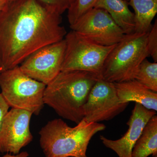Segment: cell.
<instances>
[{
  "mask_svg": "<svg viewBox=\"0 0 157 157\" xmlns=\"http://www.w3.org/2000/svg\"><path fill=\"white\" fill-rule=\"evenodd\" d=\"M61 15L38 0H12L0 12L3 71L19 66L39 48L64 39Z\"/></svg>",
  "mask_w": 157,
  "mask_h": 157,
  "instance_id": "cell-1",
  "label": "cell"
},
{
  "mask_svg": "<svg viewBox=\"0 0 157 157\" xmlns=\"http://www.w3.org/2000/svg\"><path fill=\"white\" fill-rule=\"evenodd\" d=\"M99 79L95 74L85 71H61L46 85L44 103L59 116L77 124L84 117L85 104Z\"/></svg>",
  "mask_w": 157,
  "mask_h": 157,
  "instance_id": "cell-2",
  "label": "cell"
},
{
  "mask_svg": "<svg viewBox=\"0 0 157 157\" xmlns=\"http://www.w3.org/2000/svg\"><path fill=\"white\" fill-rule=\"evenodd\" d=\"M106 126L84 119L70 127L61 119L48 122L39 132V143L45 157H88L87 147L94 135Z\"/></svg>",
  "mask_w": 157,
  "mask_h": 157,
  "instance_id": "cell-3",
  "label": "cell"
},
{
  "mask_svg": "<svg viewBox=\"0 0 157 157\" xmlns=\"http://www.w3.org/2000/svg\"><path fill=\"white\" fill-rule=\"evenodd\" d=\"M147 34H125L105 60L102 78L112 82L134 79L139 65L150 56L147 44Z\"/></svg>",
  "mask_w": 157,
  "mask_h": 157,
  "instance_id": "cell-4",
  "label": "cell"
},
{
  "mask_svg": "<svg viewBox=\"0 0 157 157\" xmlns=\"http://www.w3.org/2000/svg\"><path fill=\"white\" fill-rule=\"evenodd\" d=\"M46 85L27 76L19 66L3 71L0 74V88L11 108L27 110L39 115L45 105Z\"/></svg>",
  "mask_w": 157,
  "mask_h": 157,
  "instance_id": "cell-5",
  "label": "cell"
},
{
  "mask_svg": "<svg viewBox=\"0 0 157 157\" xmlns=\"http://www.w3.org/2000/svg\"><path fill=\"white\" fill-rule=\"evenodd\" d=\"M64 39L66 47L61 71H85L102 78L104 62L116 44L98 45L73 30Z\"/></svg>",
  "mask_w": 157,
  "mask_h": 157,
  "instance_id": "cell-6",
  "label": "cell"
},
{
  "mask_svg": "<svg viewBox=\"0 0 157 157\" xmlns=\"http://www.w3.org/2000/svg\"><path fill=\"white\" fill-rule=\"evenodd\" d=\"M70 27L90 41L103 46L117 44L125 35L107 11L98 8L88 11Z\"/></svg>",
  "mask_w": 157,
  "mask_h": 157,
  "instance_id": "cell-7",
  "label": "cell"
},
{
  "mask_svg": "<svg viewBox=\"0 0 157 157\" xmlns=\"http://www.w3.org/2000/svg\"><path fill=\"white\" fill-rule=\"evenodd\" d=\"M129 104L120 101L113 82L101 78L91 90L83 107V119L89 123L111 120L123 112Z\"/></svg>",
  "mask_w": 157,
  "mask_h": 157,
  "instance_id": "cell-8",
  "label": "cell"
},
{
  "mask_svg": "<svg viewBox=\"0 0 157 157\" xmlns=\"http://www.w3.org/2000/svg\"><path fill=\"white\" fill-rule=\"evenodd\" d=\"M66 44L65 39L39 48L19 65L27 76L47 85L61 71Z\"/></svg>",
  "mask_w": 157,
  "mask_h": 157,
  "instance_id": "cell-9",
  "label": "cell"
},
{
  "mask_svg": "<svg viewBox=\"0 0 157 157\" xmlns=\"http://www.w3.org/2000/svg\"><path fill=\"white\" fill-rule=\"evenodd\" d=\"M33 115L24 109L9 110L0 128V153L17 154L33 141L30 129Z\"/></svg>",
  "mask_w": 157,
  "mask_h": 157,
  "instance_id": "cell-10",
  "label": "cell"
},
{
  "mask_svg": "<svg viewBox=\"0 0 157 157\" xmlns=\"http://www.w3.org/2000/svg\"><path fill=\"white\" fill-rule=\"evenodd\" d=\"M156 112L147 109L140 104L135 103L127 124L128 129L125 134L117 140L108 139L101 135L100 140L104 146L115 152L119 157H131L132 149L149 120Z\"/></svg>",
  "mask_w": 157,
  "mask_h": 157,
  "instance_id": "cell-11",
  "label": "cell"
},
{
  "mask_svg": "<svg viewBox=\"0 0 157 157\" xmlns=\"http://www.w3.org/2000/svg\"><path fill=\"white\" fill-rule=\"evenodd\" d=\"M113 83L121 103L135 102L157 112V92L149 90L135 79Z\"/></svg>",
  "mask_w": 157,
  "mask_h": 157,
  "instance_id": "cell-12",
  "label": "cell"
},
{
  "mask_svg": "<svg viewBox=\"0 0 157 157\" xmlns=\"http://www.w3.org/2000/svg\"><path fill=\"white\" fill-rule=\"evenodd\" d=\"M125 0H98L94 8L107 11L125 34L135 33L134 13L129 9Z\"/></svg>",
  "mask_w": 157,
  "mask_h": 157,
  "instance_id": "cell-13",
  "label": "cell"
},
{
  "mask_svg": "<svg viewBox=\"0 0 157 157\" xmlns=\"http://www.w3.org/2000/svg\"><path fill=\"white\" fill-rule=\"evenodd\" d=\"M134 9L135 33H148L157 13V0H129Z\"/></svg>",
  "mask_w": 157,
  "mask_h": 157,
  "instance_id": "cell-14",
  "label": "cell"
},
{
  "mask_svg": "<svg viewBox=\"0 0 157 157\" xmlns=\"http://www.w3.org/2000/svg\"><path fill=\"white\" fill-rule=\"evenodd\" d=\"M157 154V116L149 120L132 149L131 157H147Z\"/></svg>",
  "mask_w": 157,
  "mask_h": 157,
  "instance_id": "cell-15",
  "label": "cell"
},
{
  "mask_svg": "<svg viewBox=\"0 0 157 157\" xmlns=\"http://www.w3.org/2000/svg\"><path fill=\"white\" fill-rule=\"evenodd\" d=\"M134 79L147 88L157 92V63L144 60L137 69Z\"/></svg>",
  "mask_w": 157,
  "mask_h": 157,
  "instance_id": "cell-16",
  "label": "cell"
},
{
  "mask_svg": "<svg viewBox=\"0 0 157 157\" xmlns=\"http://www.w3.org/2000/svg\"><path fill=\"white\" fill-rule=\"evenodd\" d=\"M98 0H76L68 10L67 18L73 25L82 16L94 8Z\"/></svg>",
  "mask_w": 157,
  "mask_h": 157,
  "instance_id": "cell-17",
  "label": "cell"
},
{
  "mask_svg": "<svg viewBox=\"0 0 157 157\" xmlns=\"http://www.w3.org/2000/svg\"><path fill=\"white\" fill-rule=\"evenodd\" d=\"M49 10L61 15L70 9L76 0H38Z\"/></svg>",
  "mask_w": 157,
  "mask_h": 157,
  "instance_id": "cell-18",
  "label": "cell"
},
{
  "mask_svg": "<svg viewBox=\"0 0 157 157\" xmlns=\"http://www.w3.org/2000/svg\"><path fill=\"white\" fill-rule=\"evenodd\" d=\"M147 48L150 56L151 57L154 62L157 63V20L152 25L151 29L147 36Z\"/></svg>",
  "mask_w": 157,
  "mask_h": 157,
  "instance_id": "cell-19",
  "label": "cell"
},
{
  "mask_svg": "<svg viewBox=\"0 0 157 157\" xmlns=\"http://www.w3.org/2000/svg\"><path fill=\"white\" fill-rule=\"evenodd\" d=\"M10 107L2 93L0 92V128L4 118L9 112Z\"/></svg>",
  "mask_w": 157,
  "mask_h": 157,
  "instance_id": "cell-20",
  "label": "cell"
},
{
  "mask_svg": "<svg viewBox=\"0 0 157 157\" xmlns=\"http://www.w3.org/2000/svg\"><path fill=\"white\" fill-rule=\"evenodd\" d=\"M29 154L27 151H21L17 154H11L10 153H6L0 157H28Z\"/></svg>",
  "mask_w": 157,
  "mask_h": 157,
  "instance_id": "cell-21",
  "label": "cell"
},
{
  "mask_svg": "<svg viewBox=\"0 0 157 157\" xmlns=\"http://www.w3.org/2000/svg\"><path fill=\"white\" fill-rule=\"evenodd\" d=\"M10 1L7 0H0V12L2 11Z\"/></svg>",
  "mask_w": 157,
  "mask_h": 157,
  "instance_id": "cell-22",
  "label": "cell"
},
{
  "mask_svg": "<svg viewBox=\"0 0 157 157\" xmlns=\"http://www.w3.org/2000/svg\"><path fill=\"white\" fill-rule=\"evenodd\" d=\"M3 72L2 68V65H1V62H0V74Z\"/></svg>",
  "mask_w": 157,
  "mask_h": 157,
  "instance_id": "cell-23",
  "label": "cell"
},
{
  "mask_svg": "<svg viewBox=\"0 0 157 157\" xmlns=\"http://www.w3.org/2000/svg\"><path fill=\"white\" fill-rule=\"evenodd\" d=\"M152 157H157V154L152 155Z\"/></svg>",
  "mask_w": 157,
  "mask_h": 157,
  "instance_id": "cell-24",
  "label": "cell"
},
{
  "mask_svg": "<svg viewBox=\"0 0 157 157\" xmlns=\"http://www.w3.org/2000/svg\"><path fill=\"white\" fill-rule=\"evenodd\" d=\"M125 1H126L127 2H128L129 0H125Z\"/></svg>",
  "mask_w": 157,
  "mask_h": 157,
  "instance_id": "cell-25",
  "label": "cell"
},
{
  "mask_svg": "<svg viewBox=\"0 0 157 157\" xmlns=\"http://www.w3.org/2000/svg\"><path fill=\"white\" fill-rule=\"evenodd\" d=\"M7 1H12V0H7Z\"/></svg>",
  "mask_w": 157,
  "mask_h": 157,
  "instance_id": "cell-26",
  "label": "cell"
}]
</instances>
